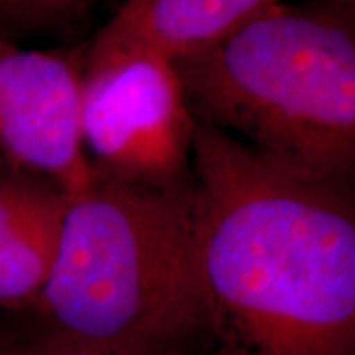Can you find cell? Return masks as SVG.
<instances>
[{
	"mask_svg": "<svg viewBox=\"0 0 355 355\" xmlns=\"http://www.w3.org/2000/svg\"><path fill=\"white\" fill-rule=\"evenodd\" d=\"M196 263L221 355H355L347 182L268 160L196 125Z\"/></svg>",
	"mask_w": 355,
	"mask_h": 355,
	"instance_id": "1",
	"label": "cell"
},
{
	"mask_svg": "<svg viewBox=\"0 0 355 355\" xmlns=\"http://www.w3.org/2000/svg\"><path fill=\"white\" fill-rule=\"evenodd\" d=\"M34 306L48 331L76 342L184 355L207 336L191 180L150 188L95 170L65 196L55 259Z\"/></svg>",
	"mask_w": 355,
	"mask_h": 355,
	"instance_id": "2",
	"label": "cell"
},
{
	"mask_svg": "<svg viewBox=\"0 0 355 355\" xmlns=\"http://www.w3.org/2000/svg\"><path fill=\"white\" fill-rule=\"evenodd\" d=\"M174 65L198 123L280 166L349 180L355 36L345 16L282 2Z\"/></svg>",
	"mask_w": 355,
	"mask_h": 355,
	"instance_id": "3",
	"label": "cell"
},
{
	"mask_svg": "<svg viewBox=\"0 0 355 355\" xmlns=\"http://www.w3.org/2000/svg\"><path fill=\"white\" fill-rule=\"evenodd\" d=\"M196 125L172 60L140 50L85 60L81 139L103 176L150 188L188 184Z\"/></svg>",
	"mask_w": 355,
	"mask_h": 355,
	"instance_id": "4",
	"label": "cell"
},
{
	"mask_svg": "<svg viewBox=\"0 0 355 355\" xmlns=\"http://www.w3.org/2000/svg\"><path fill=\"white\" fill-rule=\"evenodd\" d=\"M83 67L0 44V148L71 196L95 176L81 139Z\"/></svg>",
	"mask_w": 355,
	"mask_h": 355,
	"instance_id": "5",
	"label": "cell"
},
{
	"mask_svg": "<svg viewBox=\"0 0 355 355\" xmlns=\"http://www.w3.org/2000/svg\"><path fill=\"white\" fill-rule=\"evenodd\" d=\"M284 0H127L87 58L153 51L176 62L214 48Z\"/></svg>",
	"mask_w": 355,
	"mask_h": 355,
	"instance_id": "6",
	"label": "cell"
},
{
	"mask_svg": "<svg viewBox=\"0 0 355 355\" xmlns=\"http://www.w3.org/2000/svg\"><path fill=\"white\" fill-rule=\"evenodd\" d=\"M64 209V191L51 182H0V308L36 304L55 259Z\"/></svg>",
	"mask_w": 355,
	"mask_h": 355,
	"instance_id": "7",
	"label": "cell"
},
{
	"mask_svg": "<svg viewBox=\"0 0 355 355\" xmlns=\"http://www.w3.org/2000/svg\"><path fill=\"white\" fill-rule=\"evenodd\" d=\"M0 355H135L116 352L109 347H99L91 343L76 342L64 336L46 331L34 338L10 340L0 343Z\"/></svg>",
	"mask_w": 355,
	"mask_h": 355,
	"instance_id": "8",
	"label": "cell"
},
{
	"mask_svg": "<svg viewBox=\"0 0 355 355\" xmlns=\"http://www.w3.org/2000/svg\"><path fill=\"white\" fill-rule=\"evenodd\" d=\"M87 0H8L4 6L28 20H48L81 8Z\"/></svg>",
	"mask_w": 355,
	"mask_h": 355,
	"instance_id": "9",
	"label": "cell"
},
{
	"mask_svg": "<svg viewBox=\"0 0 355 355\" xmlns=\"http://www.w3.org/2000/svg\"><path fill=\"white\" fill-rule=\"evenodd\" d=\"M6 2H8V0H0V6H4Z\"/></svg>",
	"mask_w": 355,
	"mask_h": 355,
	"instance_id": "10",
	"label": "cell"
}]
</instances>
